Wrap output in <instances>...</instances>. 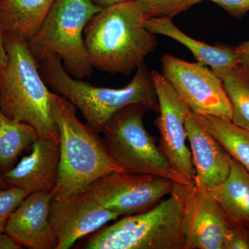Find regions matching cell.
Returning <instances> with one entry per match:
<instances>
[{
	"mask_svg": "<svg viewBox=\"0 0 249 249\" xmlns=\"http://www.w3.org/2000/svg\"><path fill=\"white\" fill-rule=\"evenodd\" d=\"M145 19L136 0L106 6L95 14L84 31L93 68L129 75L143 64L157 45L155 34L144 25Z\"/></svg>",
	"mask_w": 249,
	"mask_h": 249,
	"instance_id": "1",
	"label": "cell"
},
{
	"mask_svg": "<svg viewBox=\"0 0 249 249\" xmlns=\"http://www.w3.org/2000/svg\"><path fill=\"white\" fill-rule=\"evenodd\" d=\"M5 45L8 60L0 71V111L31 124L41 138L60 142L52 107L54 92L42 78L27 41L5 33Z\"/></svg>",
	"mask_w": 249,
	"mask_h": 249,
	"instance_id": "2",
	"label": "cell"
},
{
	"mask_svg": "<svg viewBox=\"0 0 249 249\" xmlns=\"http://www.w3.org/2000/svg\"><path fill=\"white\" fill-rule=\"evenodd\" d=\"M39 69L47 86L71 103L98 134L116 113L130 105H143L157 114L160 111L152 73L145 63L137 68L132 81L119 89L94 86L73 78L58 55L39 62Z\"/></svg>",
	"mask_w": 249,
	"mask_h": 249,
	"instance_id": "3",
	"label": "cell"
},
{
	"mask_svg": "<svg viewBox=\"0 0 249 249\" xmlns=\"http://www.w3.org/2000/svg\"><path fill=\"white\" fill-rule=\"evenodd\" d=\"M52 107L60 136L58 179L53 199L86 191L98 178L124 172L109 155L99 134L80 122L71 103L54 93Z\"/></svg>",
	"mask_w": 249,
	"mask_h": 249,
	"instance_id": "4",
	"label": "cell"
},
{
	"mask_svg": "<svg viewBox=\"0 0 249 249\" xmlns=\"http://www.w3.org/2000/svg\"><path fill=\"white\" fill-rule=\"evenodd\" d=\"M182 202L175 191L140 213L124 216L89 235L87 249H184Z\"/></svg>",
	"mask_w": 249,
	"mask_h": 249,
	"instance_id": "5",
	"label": "cell"
},
{
	"mask_svg": "<svg viewBox=\"0 0 249 249\" xmlns=\"http://www.w3.org/2000/svg\"><path fill=\"white\" fill-rule=\"evenodd\" d=\"M102 9L91 0H55L40 29L28 41L36 60L58 55L73 78L91 76L93 67L83 35L90 19Z\"/></svg>",
	"mask_w": 249,
	"mask_h": 249,
	"instance_id": "6",
	"label": "cell"
},
{
	"mask_svg": "<svg viewBox=\"0 0 249 249\" xmlns=\"http://www.w3.org/2000/svg\"><path fill=\"white\" fill-rule=\"evenodd\" d=\"M147 111L143 105H130L109 119L102 131L109 155L124 172L156 175L185 185L145 128Z\"/></svg>",
	"mask_w": 249,
	"mask_h": 249,
	"instance_id": "7",
	"label": "cell"
},
{
	"mask_svg": "<svg viewBox=\"0 0 249 249\" xmlns=\"http://www.w3.org/2000/svg\"><path fill=\"white\" fill-rule=\"evenodd\" d=\"M163 76L169 82L191 112L232 119V108L221 80L207 66L184 61L164 54L161 58Z\"/></svg>",
	"mask_w": 249,
	"mask_h": 249,
	"instance_id": "8",
	"label": "cell"
},
{
	"mask_svg": "<svg viewBox=\"0 0 249 249\" xmlns=\"http://www.w3.org/2000/svg\"><path fill=\"white\" fill-rule=\"evenodd\" d=\"M175 184L156 175L114 172L98 178L87 190L105 209L124 217L154 207L173 193Z\"/></svg>",
	"mask_w": 249,
	"mask_h": 249,
	"instance_id": "9",
	"label": "cell"
},
{
	"mask_svg": "<svg viewBox=\"0 0 249 249\" xmlns=\"http://www.w3.org/2000/svg\"><path fill=\"white\" fill-rule=\"evenodd\" d=\"M151 73L160 107L155 121L160 134L159 147L185 185H194L196 170L186 143L185 125L191 109L162 73L157 70Z\"/></svg>",
	"mask_w": 249,
	"mask_h": 249,
	"instance_id": "10",
	"label": "cell"
},
{
	"mask_svg": "<svg viewBox=\"0 0 249 249\" xmlns=\"http://www.w3.org/2000/svg\"><path fill=\"white\" fill-rule=\"evenodd\" d=\"M174 191L183 205L184 249H223L229 222L211 191L178 183Z\"/></svg>",
	"mask_w": 249,
	"mask_h": 249,
	"instance_id": "11",
	"label": "cell"
},
{
	"mask_svg": "<svg viewBox=\"0 0 249 249\" xmlns=\"http://www.w3.org/2000/svg\"><path fill=\"white\" fill-rule=\"evenodd\" d=\"M120 215L105 209L88 190L62 199H52L49 219L57 241V249H68L97 231Z\"/></svg>",
	"mask_w": 249,
	"mask_h": 249,
	"instance_id": "12",
	"label": "cell"
},
{
	"mask_svg": "<svg viewBox=\"0 0 249 249\" xmlns=\"http://www.w3.org/2000/svg\"><path fill=\"white\" fill-rule=\"evenodd\" d=\"M53 192L31 193L11 214L6 232L22 247L57 249L58 241L49 219Z\"/></svg>",
	"mask_w": 249,
	"mask_h": 249,
	"instance_id": "13",
	"label": "cell"
},
{
	"mask_svg": "<svg viewBox=\"0 0 249 249\" xmlns=\"http://www.w3.org/2000/svg\"><path fill=\"white\" fill-rule=\"evenodd\" d=\"M185 125L196 170L195 185L205 191H213L227 179L232 158L191 111Z\"/></svg>",
	"mask_w": 249,
	"mask_h": 249,
	"instance_id": "14",
	"label": "cell"
},
{
	"mask_svg": "<svg viewBox=\"0 0 249 249\" xmlns=\"http://www.w3.org/2000/svg\"><path fill=\"white\" fill-rule=\"evenodd\" d=\"M59 165L60 142L39 137L31 153L2 173V178L8 186L18 187L29 195L53 192L58 182Z\"/></svg>",
	"mask_w": 249,
	"mask_h": 249,
	"instance_id": "15",
	"label": "cell"
},
{
	"mask_svg": "<svg viewBox=\"0 0 249 249\" xmlns=\"http://www.w3.org/2000/svg\"><path fill=\"white\" fill-rule=\"evenodd\" d=\"M144 25L155 35L167 36L185 46L198 62L211 67L221 80L227 76L234 67L240 65L236 47L225 45H209L192 38L177 27L171 18H150L145 19Z\"/></svg>",
	"mask_w": 249,
	"mask_h": 249,
	"instance_id": "16",
	"label": "cell"
},
{
	"mask_svg": "<svg viewBox=\"0 0 249 249\" xmlns=\"http://www.w3.org/2000/svg\"><path fill=\"white\" fill-rule=\"evenodd\" d=\"M211 193L228 222L249 231V173L232 159L227 179Z\"/></svg>",
	"mask_w": 249,
	"mask_h": 249,
	"instance_id": "17",
	"label": "cell"
},
{
	"mask_svg": "<svg viewBox=\"0 0 249 249\" xmlns=\"http://www.w3.org/2000/svg\"><path fill=\"white\" fill-rule=\"evenodd\" d=\"M55 0H0V24L5 33L26 41L33 37Z\"/></svg>",
	"mask_w": 249,
	"mask_h": 249,
	"instance_id": "18",
	"label": "cell"
},
{
	"mask_svg": "<svg viewBox=\"0 0 249 249\" xmlns=\"http://www.w3.org/2000/svg\"><path fill=\"white\" fill-rule=\"evenodd\" d=\"M39 137L31 124L10 119L0 111V172L12 169L19 156L31 150Z\"/></svg>",
	"mask_w": 249,
	"mask_h": 249,
	"instance_id": "19",
	"label": "cell"
},
{
	"mask_svg": "<svg viewBox=\"0 0 249 249\" xmlns=\"http://www.w3.org/2000/svg\"><path fill=\"white\" fill-rule=\"evenodd\" d=\"M193 114L231 157L249 173V130L236 125L229 119L207 114Z\"/></svg>",
	"mask_w": 249,
	"mask_h": 249,
	"instance_id": "20",
	"label": "cell"
},
{
	"mask_svg": "<svg viewBox=\"0 0 249 249\" xmlns=\"http://www.w3.org/2000/svg\"><path fill=\"white\" fill-rule=\"evenodd\" d=\"M222 82L231 106L232 122L249 130V69L238 65Z\"/></svg>",
	"mask_w": 249,
	"mask_h": 249,
	"instance_id": "21",
	"label": "cell"
},
{
	"mask_svg": "<svg viewBox=\"0 0 249 249\" xmlns=\"http://www.w3.org/2000/svg\"><path fill=\"white\" fill-rule=\"evenodd\" d=\"M204 0H136L146 19L173 18Z\"/></svg>",
	"mask_w": 249,
	"mask_h": 249,
	"instance_id": "22",
	"label": "cell"
},
{
	"mask_svg": "<svg viewBox=\"0 0 249 249\" xmlns=\"http://www.w3.org/2000/svg\"><path fill=\"white\" fill-rule=\"evenodd\" d=\"M28 196L27 192L18 187L0 188V232L6 231L11 214Z\"/></svg>",
	"mask_w": 249,
	"mask_h": 249,
	"instance_id": "23",
	"label": "cell"
},
{
	"mask_svg": "<svg viewBox=\"0 0 249 249\" xmlns=\"http://www.w3.org/2000/svg\"><path fill=\"white\" fill-rule=\"evenodd\" d=\"M223 249H249V231L229 224Z\"/></svg>",
	"mask_w": 249,
	"mask_h": 249,
	"instance_id": "24",
	"label": "cell"
},
{
	"mask_svg": "<svg viewBox=\"0 0 249 249\" xmlns=\"http://www.w3.org/2000/svg\"><path fill=\"white\" fill-rule=\"evenodd\" d=\"M225 10L232 17L241 19L249 11V0H209Z\"/></svg>",
	"mask_w": 249,
	"mask_h": 249,
	"instance_id": "25",
	"label": "cell"
},
{
	"mask_svg": "<svg viewBox=\"0 0 249 249\" xmlns=\"http://www.w3.org/2000/svg\"><path fill=\"white\" fill-rule=\"evenodd\" d=\"M238 54L240 65L249 69V40L235 47Z\"/></svg>",
	"mask_w": 249,
	"mask_h": 249,
	"instance_id": "26",
	"label": "cell"
},
{
	"mask_svg": "<svg viewBox=\"0 0 249 249\" xmlns=\"http://www.w3.org/2000/svg\"><path fill=\"white\" fill-rule=\"evenodd\" d=\"M22 247L7 232H0V249H19Z\"/></svg>",
	"mask_w": 249,
	"mask_h": 249,
	"instance_id": "27",
	"label": "cell"
},
{
	"mask_svg": "<svg viewBox=\"0 0 249 249\" xmlns=\"http://www.w3.org/2000/svg\"><path fill=\"white\" fill-rule=\"evenodd\" d=\"M7 60V51L5 45V32L0 24V71L6 65Z\"/></svg>",
	"mask_w": 249,
	"mask_h": 249,
	"instance_id": "28",
	"label": "cell"
},
{
	"mask_svg": "<svg viewBox=\"0 0 249 249\" xmlns=\"http://www.w3.org/2000/svg\"><path fill=\"white\" fill-rule=\"evenodd\" d=\"M94 4L104 8L110 5L124 2V1H132V0H91Z\"/></svg>",
	"mask_w": 249,
	"mask_h": 249,
	"instance_id": "29",
	"label": "cell"
},
{
	"mask_svg": "<svg viewBox=\"0 0 249 249\" xmlns=\"http://www.w3.org/2000/svg\"><path fill=\"white\" fill-rule=\"evenodd\" d=\"M9 187L8 186L7 183L4 181V178H2V173L0 172V188H6Z\"/></svg>",
	"mask_w": 249,
	"mask_h": 249,
	"instance_id": "30",
	"label": "cell"
}]
</instances>
